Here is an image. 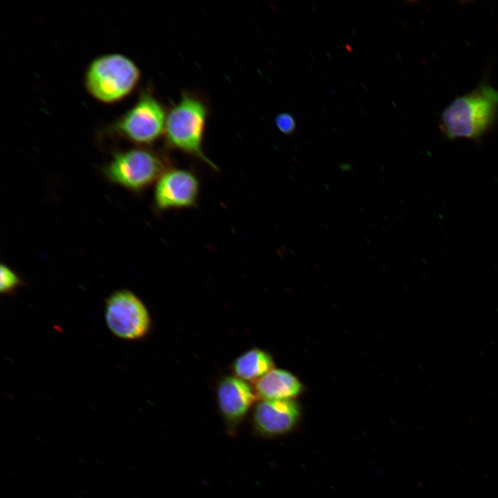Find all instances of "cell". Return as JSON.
<instances>
[{
    "label": "cell",
    "mask_w": 498,
    "mask_h": 498,
    "mask_svg": "<svg viewBox=\"0 0 498 498\" xmlns=\"http://www.w3.org/2000/svg\"><path fill=\"white\" fill-rule=\"evenodd\" d=\"M498 117V90L486 82L451 102L441 115V128L448 139H480Z\"/></svg>",
    "instance_id": "1"
},
{
    "label": "cell",
    "mask_w": 498,
    "mask_h": 498,
    "mask_svg": "<svg viewBox=\"0 0 498 498\" xmlns=\"http://www.w3.org/2000/svg\"><path fill=\"white\" fill-rule=\"evenodd\" d=\"M208 109L199 97L183 93L167 113L164 134L167 145L194 156L212 168L216 166L203 151Z\"/></svg>",
    "instance_id": "2"
},
{
    "label": "cell",
    "mask_w": 498,
    "mask_h": 498,
    "mask_svg": "<svg viewBox=\"0 0 498 498\" xmlns=\"http://www.w3.org/2000/svg\"><path fill=\"white\" fill-rule=\"evenodd\" d=\"M140 79L137 65L127 56L111 53L95 58L85 75V86L96 100L104 103L119 101L136 87Z\"/></svg>",
    "instance_id": "3"
},
{
    "label": "cell",
    "mask_w": 498,
    "mask_h": 498,
    "mask_svg": "<svg viewBox=\"0 0 498 498\" xmlns=\"http://www.w3.org/2000/svg\"><path fill=\"white\" fill-rule=\"evenodd\" d=\"M165 171V164L158 155L139 148L116 154L104 169L111 181L136 192L158 181Z\"/></svg>",
    "instance_id": "4"
},
{
    "label": "cell",
    "mask_w": 498,
    "mask_h": 498,
    "mask_svg": "<svg viewBox=\"0 0 498 498\" xmlns=\"http://www.w3.org/2000/svg\"><path fill=\"white\" fill-rule=\"evenodd\" d=\"M105 319L111 332L127 340L144 338L151 327V318L145 305L127 290H117L107 298Z\"/></svg>",
    "instance_id": "5"
},
{
    "label": "cell",
    "mask_w": 498,
    "mask_h": 498,
    "mask_svg": "<svg viewBox=\"0 0 498 498\" xmlns=\"http://www.w3.org/2000/svg\"><path fill=\"white\" fill-rule=\"evenodd\" d=\"M167 113L159 101L143 93L137 102L118 120L117 131L138 144H150L164 133Z\"/></svg>",
    "instance_id": "6"
},
{
    "label": "cell",
    "mask_w": 498,
    "mask_h": 498,
    "mask_svg": "<svg viewBox=\"0 0 498 498\" xmlns=\"http://www.w3.org/2000/svg\"><path fill=\"white\" fill-rule=\"evenodd\" d=\"M199 190L198 178L192 172L182 169L166 170L156 185V206L160 210L192 206Z\"/></svg>",
    "instance_id": "7"
},
{
    "label": "cell",
    "mask_w": 498,
    "mask_h": 498,
    "mask_svg": "<svg viewBox=\"0 0 498 498\" xmlns=\"http://www.w3.org/2000/svg\"><path fill=\"white\" fill-rule=\"evenodd\" d=\"M217 403L229 432H235L257 396L250 385L236 376H225L219 382Z\"/></svg>",
    "instance_id": "8"
},
{
    "label": "cell",
    "mask_w": 498,
    "mask_h": 498,
    "mask_svg": "<svg viewBox=\"0 0 498 498\" xmlns=\"http://www.w3.org/2000/svg\"><path fill=\"white\" fill-rule=\"evenodd\" d=\"M299 416V406L293 399L261 400L255 407L252 423L259 434L272 436L292 430Z\"/></svg>",
    "instance_id": "9"
},
{
    "label": "cell",
    "mask_w": 498,
    "mask_h": 498,
    "mask_svg": "<svg viewBox=\"0 0 498 498\" xmlns=\"http://www.w3.org/2000/svg\"><path fill=\"white\" fill-rule=\"evenodd\" d=\"M302 389V383L292 373L275 368L256 381L254 387L261 400L293 399Z\"/></svg>",
    "instance_id": "10"
},
{
    "label": "cell",
    "mask_w": 498,
    "mask_h": 498,
    "mask_svg": "<svg viewBox=\"0 0 498 498\" xmlns=\"http://www.w3.org/2000/svg\"><path fill=\"white\" fill-rule=\"evenodd\" d=\"M275 364L272 356L266 351L253 348L238 356L232 363L235 376L245 381L256 382L270 370Z\"/></svg>",
    "instance_id": "11"
},
{
    "label": "cell",
    "mask_w": 498,
    "mask_h": 498,
    "mask_svg": "<svg viewBox=\"0 0 498 498\" xmlns=\"http://www.w3.org/2000/svg\"><path fill=\"white\" fill-rule=\"evenodd\" d=\"M0 291L1 294L14 292L21 284L19 276L6 264H1Z\"/></svg>",
    "instance_id": "12"
},
{
    "label": "cell",
    "mask_w": 498,
    "mask_h": 498,
    "mask_svg": "<svg viewBox=\"0 0 498 498\" xmlns=\"http://www.w3.org/2000/svg\"><path fill=\"white\" fill-rule=\"evenodd\" d=\"M277 127L285 134H290L295 129V121L294 118L288 113L279 114L275 118Z\"/></svg>",
    "instance_id": "13"
}]
</instances>
